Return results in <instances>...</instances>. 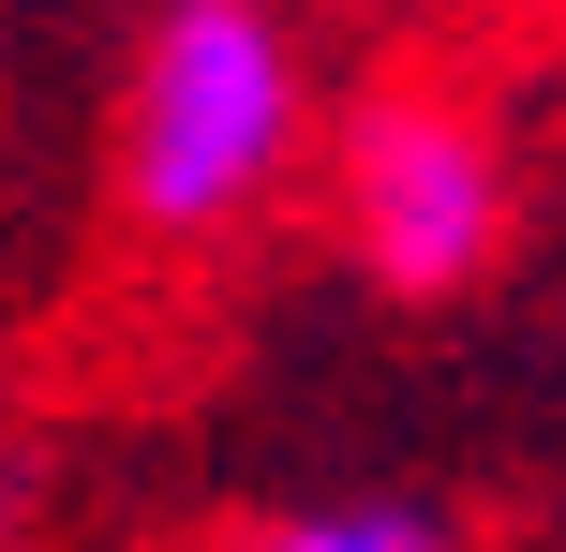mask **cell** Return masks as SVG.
<instances>
[{"instance_id":"2","label":"cell","mask_w":566,"mask_h":552,"mask_svg":"<svg viewBox=\"0 0 566 552\" xmlns=\"http://www.w3.org/2000/svg\"><path fill=\"white\" fill-rule=\"evenodd\" d=\"M343 225H358V254L388 269L402 299H432V284H462V269L492 254L507 179L462 135V105H373L358 135H343Z\"/></svg>"},{"instance_id":"1","label":"cell","mask_w":566,"mask_h":552,"mask_svg":"<svg viewBox=\"0 0 566 552\" xmlns=\"http://www.w3.org/2000/svg\"><path fill=\"white\" fill-rule=\"evenodd\" d=\"M298 149V45H283L269 0H179L135 60V105H119V195L135 225L209 239L283 179Z\"/></svg>"},{"instance_id":"3","label":"cell","mask_w":566,"mask_h":552,"mask_svg":"<svg viewBox=\"0 0 566 552\" xmlns=\"http://www.w3.org/2000/svg\"><path fill=\"white\" fill-rule=\"evenodd\" d=\"M254 552H462L432 508H313V523H269Z\"/></svg>"}]
</instances>
